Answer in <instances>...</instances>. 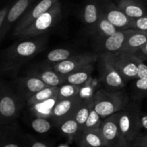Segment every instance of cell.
<instances>
[{
    "label": "cell",
    "instance_id": "19",
    "mask_svg": "<svg viewBox=\"0 0 147 147\" xmlns=\"http://www.w3.org/2000/svg\"><path fill=\"white\" fill-rule=\"evenodd\" d=\"M76 143L78 147H108L100 128L83 131Z\"/></svg>",
    "mask_w": 147,
    "mask_h": 147
},
{
    "label": "cell",
    "instance_id": "8",
    "mask_svg": "<svg viewBox=\"0 0 147 147\" xmlns=\"http://www.w3.org/2000/svg\"><path fill=\"white\" fill-rule=\"evenodd\" d=\"M110 54L116 68L126 82L138 79L139 63L142 61V59L134 55L122 52Z\"/></svg>",
    "mask_w": 147,
    "mask_h": 147
},
{
    "label": "cell",
    "instance_id": "17",
    "mask_svg": "<svg viewBox=\"0 0 147 147\" xmlns=\"http://www.w3.org/2000/svg\"><path fill=\"white\" fill-rule=\"evenodd\" d=\"M80 14L81 20L90 30L101 17L100 0H86L80 10Z\"/></svg>",
    "mask_w": 147,
    "mask_h": 147
},
{
    "label": "cell",
    "instance_id": "25",
    "mask_svg": "<svg viewBox=\"0 0 147 147\" xmlns=\"http://www.w3.org/2000/svg\"><path fill=\"white\" fill-rule=\"evenodd\" d=\"M58 89L59 86H47V87L44 88L32 95L31 97L27 99L26 100L27 105L31 107L32 105L42 103V102L56 97Z\"/></svg>",
    "mask_w": 147,
    "mask_h": 147
},
{
    "label": "cell",
    "instance_id": "6",
    "mask_svg": "<svg viewBox=\"0 0 147 147\" xmlns=\"http://www.w3.org/2000/svg\"><path fill=\"white\" fill-rule=\"evenodd\" d=\"M100 80L109 91L121 90L126 82L116 68L110 53H100L99 58Z\"/></svg>",
    "mask_w": 147,
    "mask_h": 147
},
{
    "label": "cell",
    "instance_id": "20",
    "mask_svg": "<svg viewBox=\"0 0 147 147\" xmlns=\"http://www.w3.org/2000/svg\"><path fill=\"white\" fill-rule=\"evenodd\" d=\"M146 43L147 33L131 29L121 52L135 56Z\"/></svg>",
    "mask_w": 147,
    "mask_h": 147
},
{
    "label": "cell",
    "instance_id": "42",
    "mask_svg": "<svg viewBox=\"0 0 147 147\" xmlns=\"http://www.w3.org/2000/svg\"><path fill=\"white\" fill-rule=\"evenodd\" d=\"M146 147H147V146H146Z\"/></svg>",
    "mask_w": 147,
    "mask_h": 147
},
{
    "label": "cell",
    "instance_id": "10",
    "mask_svg": "<svg viewBox=\"0 0 147 147\" xmlns=\"http://www.w3.org/2000/svg\"><path fill=\"white\" fill-rule=\"evenodd\" d=\"M60 0H36L34 4L18 20L14 29V35L27 28L40 16L48 11L57 1Z\"/></svg>",
    "mask_w": 147,
    "mask_h": 147
},
{
    "label": "cell",
    "instance_id": "36",
    "mask_svg": "<svg viewBox=\"0 0 147 147\" xmlns=\"http://www.w3.org/2000/svg\"><path fill=\"white\" fill-rule=\"evenodd\" d=\"M140 78H147V66L144 61H142L139 63V71L138 74V79Z\"/></svg>",
    "mask_w": 147,
    "mask_h": 147
},
{
    "label": "cell",
    "instance_id": "4",
    "mask_svg": "<svg viewBox=\"0 0 147 147\" xmlns=\"http://www.w3.org/2000/svg\"><path fill=\"white\" fill-rule=\"evenodd\" d=\"M140 107L137 102H129L123 110L118 112L119 128L125 140L130 147L141 134Z\"/></svg>",
    "mask_w": 147,
    "mask_h": 147
},
{
    "label": "cell",
    "instance_id": "21",
    "mask_svg": "<svg viewBox=\"0 0 147 147\" xmlns=\"http://www.w3.org/2000/svg\"><path fill=\"white\" fill-rule=\"evenodd\" d=\"M57 125L61 133L70 143L77 141L82 133L80 126L75 119L74 115L62 121Z\"/></svg>",
    "mask_w": 147,
    "mask_h": 147
},
{
    "label": "cell",
    "instance_id": "29",
    "mask_svg": "<svg viewBox=\"0 0 147 147\" xmlns=\"http://www.w3.org/2000/svg\"><path fill=\"white\" fill-rule=\"evenodd\" d=\"M53 120H50V118H48L36 117L32 120L31 127L35 132L38 133H47L53 128Z\"/></svg>",
    "mask_w": 147,
    "mask_h": 147
},
{
    "label": "cell",
    "instance_id": "26",
    "mask_svg": "<svg viewBox=\"0 0 147 147\" xmlns=\"http://www.w3.org/2000/svg\"><path fill=\"white\" fill-rule=\"evenodd\" d=\"M15 129L1 132V147H28L27 139L15 138Z\"/></svg>",
    "mask_w": 147,
    "mask_h": 147
},
{
    "label": "cell",
    "instance_id": "18",
    "mask_svg": "<svg viewBox=\"0 0 147 147\" xmlns=\"http://www.w3.org/2000/svg\"><path fill=\"white\" fill-rule=\"evenodd\" d=\"M114 3L131 20L147 14L146 5L142 0H114Z\"/></svg>",
    "mask_w": 147,
    "mask_h": 147
},
{
    "label": "cell",
    "instance_id": "1",
    "mask_svg": "<svg viewBox=\"0 0 147 147\" xmlns=\"http://www.w3.org/2000/svg\"><path fill=\"white\" fill-rule=\"evenodd\" d=\"M47 43L45 36L22 39L4 50L1 57V73L17 71L24 63L44 50Z\"/></svg>",
    "mask_w": 147,
    "mask_h": 147
},
{
    "label": "cell",
    "instance_id": "39",
    "mask_svg": "<svg viewBox=\"0 0 147 147\" xmlns=\"http://www.w3.org/2000/svg\"><path fill=\"white\" fill-rule=\"evenodd\" d=\"M58 147H68V146L66 145H60V146H59Z\"/></svg>",
    "mask_w": 147,
    "mask_h": 147
},
{
    "label": "cell",
    "instance_id": "24",
    "mask_svg": "<svg viewBox=\"0 0 147 147\" xmlns=\"http://www.w3.org/2000/svg\"><path fill=\"white\" fill-rule=\"evenodd\" d=\"M93 108H94V100L93 98H91L88 99H82L80 104L76 109L74 113V117L80 126L81 131H83V126L88 118L90 111Z\"/></svg>",
    "mask_w": 147,
    "mask_h": 147
},
{
    "label": "cell",
    "instance_id": "5",
    "mask_svg": "<svg viewBox=\"0 0 147 147\" xmlns=\"http://www.w3.org/2000/svg\"><path fill=\"white\" fill-rule=\"evenodd\" d=\"M62 18V5L57 1L50 10L36 19L30 25L24 29L15 37L21 39H28L39 37L47 33Z\"/></svg>",
    "mask_w": 147,
    "mask_h": 147
},
{
    "label": "cell",
    "instance_id": "14",
    "mask_svg": "<svg viewBox=\"0 0 147 147\" xmlns=\"http://www.w3.org/2000/svg\"><path fill=\"white\" fill-rule=\"evenodd\" d=\"M82 99L79 96L57 101L53 109L51 119L58 125L62 121L74 115Z\"/></svg>",
    "mask_w": 147,
    "mask_h": 147
},
{
    "label": "cell",
    "instance_id": "34",
    "mask_svg": "<svg viewBox=\"0 0 147 147\" xmlns=\"http://www.w3.org/2000/svg\"><path fill=\"white\" fill-rule=\"evenodd\" d=\"M11 6L6 5L0 10V31L4 29V26H5L6 22H7V15H8L9 11Z\"/></svg>",
    "mask_w": 147,
    "mask_h": 147
},
{
    "label": "cell",
    "instance_id": "2",
    "mask_svg": "<svg viewBox=\"0 0 147 147\" xmlns=\"http://www.w3.org/2000/svg\"><path fill=\"white\" fill-rule=\"evenodd\" d=\"M0 97L1 131L15 129L14 121L24 106V99L17 92H14L3 82L1 84Z\"/></svg>",
    "mask_w": 147,
    "mask_h": 147
},
{
    "label": "cell",
    "instance_id": "23",
    "mask_svg": "<svg viewBox=\"0 0 147 147\" xmlns=\"http://www.w3.org/2000/svg\"><path fill=\"white\" fill-rule=\"evenodd\" d=\"M93 69V64H90L78 69L65 76V83L82 86L90 79Z\"/></svg>",
    "mask_w": 147,
    "mask_h": 147
},
{
    "label": "cell",
    "instance_id": "38",
    "mask_svg": "<svg viewBox=\"0 0 147 147\" xmlns=\"http://www.w3.org/2000/svg\"><path fill=\"white\" fill-rule=\"evenodd\" d=\"M139 117H140V122L142 129L144 128L147 131V112H141Z\"/></svg>",
    "mask_w": 147,
    "mask_h": 147
},
{
    "label": "cell",
    "instance_id": "37",
    "mask_svg": "<svg viewBox=\"0 0 147 147\" xmlns=\"http://www.w3.org/2000/svg\"><path fill=\"white\" fill-rule=\"evenodd\" d=\"M135 56L138 57L139 59H142V61L146 60L147 59V43L142 48L140 49V50H139V51L137 52V53H136Z\"/></svg>",
    "mask_w": 147,
    "mask_h": 147
},
{
    "label": "cell",
    "instance_id": "40",
    "mask_svg": "<svg viewBox=\"0 0 147 147\" xmlns=\"http://www.w3.org/2000/svg\"><path fill=\"white\" fill-rule=\"evenodd\" d=\"M142 1L145 3V4H147V0H142Z\"/></svg>",
    "mask_w": 147,
    "mask_h": 147
},
{
    "label": "cell",
    "instance_id": "15",
    "mask_svg": "<svg viewBox=\"0 0 147 147\" xmlns=\"http://www.w3.org/2000/svg\"><path fill=\"white\" fill-rule=\"evenodd\" d=\"M36 0H16L14 4L10 7L5 26L0 31V40L2 41L7 35V32L11 27V24L20 20L23 14L30 9Z\"/></svg>",
    "mask_w": 147,
    "mask_h": 147
},
{
    "label": "cell",
    "instance_id": "28",
    "mask_svg": "<svg viewBox=\"0 0 147 147\" xmlns=\"http://www.w3.org/2000/svg\"><path fill=\"white\" fill-rule=\"evenodd\" d=\"M80 90V86L65 83L59 86L56 98H57V101H59L62 100V99L76 97L79 95Z\"/></svg>",
    "mask_w": 147,
    "mask_h": 147
},
{
    "label": "cell",
    "instance_id": "27",
    "mask_svg": "<svg viewBox=\"0 0 147 147\" xmlns=\"http://www.w3.org/2000/svg\"><path fill=\"white\" fill-rule=\"evenodd\" d=\"M73 56L71 50L66 48H56L49 52L46 56V63L50 65L55 64L69 59Z\"/></svg>",
    "mask_w": 147,
    "mask_h": 147
},
{
    "label": "cell",
    "instance_id": "30",
    "mask_svg": "<svg viewBox=\"0 0 147 147\" xmlns=\"http://www.w3.org/2000/svg\"><path fill=\"white\" fill-rule=\"evenodd\" d=\"M103 122V119L93 108L90 111L88 118L87 120H86V123L83 126V131L98 129V128H100Z\"/></svg>",
    "mask_w": 147,
    "mask_h": 147
},
{
    "label": "cell",
    "instance_id": "22",
    "mask_svg": "<svg viewBox=\"0 0 147 147\" xmlns=\"http://www.w3.org/2000/svg\"><path fill=\"white\" fill-rule=\"evenodd\" d=\"M118 30H119L113 24L101 14L98 21L90 30V33L96 40H99L112 35Z\"/></svg>",
    "mask_w": 147,
    "mask_h": 147
},
{
    "label": "cell",
    "instance_id": "41",
    "mask_svg": "<svg viewBox=\"0 0 147 147\" xmlns=\"http://www.w3.org/2000/svg\"><path fill=\"white\" fill-rule=\"evenodd\" d=\"M131 147H138V146H132Z\"/></svg>",
    "mask_w": 147,
    "mask_h": 147
},
{
    "label": "cell",
    "instance_id": "16",
    "mask_svg": "<svg viewBox=\"0 0 147 147\" xmlns=\"http://www.w3.org/2000/svg\"><path fill=\"white\" fill-rule=\"evenodd\" d=\"M28 74L37 76L49 86H60L65 83V76L57 73L51 65L46 63L32 69Z\"/></svg>",
    "mask_w": 147,
    "mask_h": 147
},
{
    "label": "cell",
    "instance_id": "32",
    "mask_svg": "<svg viewBox=\"0 0 147 147\" xmlns=\"http://www.w3.org/2000/svg\"><path fill=\"white\" fill-rule=\"evenodd\" d=\"M130 29L147 33V14L139 18L132 19Z\"/></svg>",
    "mask_w": 147,
    "mask_h": 147
},
{
    "label": "cell",
    "instance_id": "11",
    "mask_svg": "<svg viewBox=\"0 0 147 147\" xmlns=\"http://www.w3.org/2000/svg\"><path fill=\"white\" fill-rule=\"evenodd\" d=\"M102 15L118 30L130 29L131 19L117 7L112 0H100Z\"/></svg>",
    "mask_w": 147,
    "mask_h": 147
},
{
    "label": "cell",
    "instance_id": "9",
    "mask_svg": "<svg viewBox=\"0 0 147 147\" xmlns=\"http://www.w3.org/2000/svg\"><path fill=\"white\" fill-rule=\"evenodd\" d=\"M100 130L108 147H130L119 128L118 112L103 120Z\"/></svg>",
    "mask_w": 147,
    "mask_h": 147
},
{
    "label": "cell",
    "instance_id": "3",
    "mask_svg": "<svg viewBox=\"0 0 147 147\" xmlns=\"http://www.w3.org/2000/svg\"><path fill=\"white\" fill-rule=\"evenodd\" d=\"M94 108L103 120L124 109L129 103L127 95L121 90L109 91L100 89L93 97Z\"/></svg>",
    "mask_w": 147,
    "mask_h": 147
},
{
    "label": "cell",
    "instance_id": "7",
    "mask_svg": "<svg viewBox=\"0 0 147 147\" xmlns=\"http://www.w3.org/2000/svg\"><path fill=\"white\" fill-rule=\"evenodd\" d=\"M99 58L100 54L98 53L86 52L79 54H74L69 59L51 66L57 73L65 76L88 65L93 64L98 60Z\"/></svg>",
    "mask_w": 147,
    "mask_h": 147
},
{
    "label": "cell",
    "instance_id": "13",
    "mask_svg": "<svg viewBox=\"0 0 147 147\" xmlns=\"http://www.w3.org/2000/svg\"><path fill=\"white\" fill-rule=\"evenodd\" d=\"M47 86L41 79L33 75L28 74L15 79L16 92L25 100Z\"/></svg>",
    "mask_w": 147,
    "mask_h": 147
},
{
    "label": "cell",
    "instance_id": "33",
    "mask_svg": "<svg viewBox=\"0 0 147 147\" xmlns=\"http://www.w3.org/2000/svg\"><path fill=\"white\" fill-rule=\"evenodd\" d=\"M27 144L28 147H54L53 144L47 141H40L33 138H27Z\"/></svg>",
    "mask_w": 147,
    "mask_h": 147
},
{
    "label": "cell",
    "instance_id": "35",
    "mask_svg": "<svg viewBox=\"0 0 147 147\" xmlns=\"http://www.w3.org/2000/svg\"><path fill=\"white\" fill-rule=\"evenodd\" d=\"M133 146L138 147H146L147 146V133L145 134H140L136 140Z\"/></svg>",
    "mask_w": 147,
    "mask_h": 147
},
{
    "label": "cell",
    "instance_id": "31",
    "mask_svg": "<svg viewBox=\"0 0 147 147\" xmlns=\"http://www.w3.org/2000/svg\"><path fill=\"white\" fill-rule=\"evenodd\" d=\"M135 95L136 98L143 97L147 95V78L135 79Z\"/></svg>",
    "mask_w": 147,
    "mask_h": 147
},
{
    "label": "cell",
    "instance_id": "12",
    "mask_svg": "<svg viewBox=\"0 0 147 147\" xmlns=\"http://www.w3.org/2000/svg\"><path fill=\"white\" fill-rule=\"evenodd\" d=\"M130 30H119L112 35L101 40H96L98 50L100 51V53H116L121 52Z\"/></svg>",
    "mask_w": 147,
    "mask_h": 147
}]
</instances>
